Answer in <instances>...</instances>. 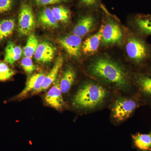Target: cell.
I'll return each instance as SVG.
<instances>
[{
    "label": "cell",
    "instance_id": "cell-1",
    "mask_svg": "<svg viewBox=\"0 0 151 151\" xmlns=\"http://www.w3.org/2000/svg\"><path fill=\"white\" fill-rule=\"evenodd\" d=\"M92 75L115 86L125 89L128 85L127 73L119 64L105 58H97L89 65Z\"/></svg>",
    "mask_w": 151,
    "mask_h": 151
},
{
    "label": "cell",
    "instance_id": "cell-2",
    "mask_svg": "<svg viewBox=\"0 0 151 151\" xmlns=\"http://www.w3.org/2000/svg\"><path fill=\"white\" fill-rule=\"evenodd\" d=\"M108 95V91L103 86L87 83L79 88L75 94L73 104L80 109H94L103 104Z\"/></svg>",
    "mask_w": 151,
    "mask_h": 151
},
{
    "label": "cell",
    "instance_id": "cell-3",
    "mask_svg": "<svg viewBox=\"0 0 151 151\" xmlns=\"http://www.w3.org/2000/svg\"><path fill=\"white\" fill-rule=\"evenodd\" d=\"M36 21L33 12L27 4L22 5L19 14L18 31L21 35H29L35 27Z\"/></svg>",
    "mask_w": 151,
    "mask_h": 151
},
{
    "label": "cell",
    "instance_id": "cell-4",
    "mask_svg": "<svg viewBox=\"0 0 151 151\" xmlns=\"http://www.w3.org/2000/svg\"><path fill=\"white\" fill-rule=\"evenodd\" d=\"M134 100L128 98H121L116 100L112 108L113 118L118 122L128 119L137 108Z\"/></svg>",
    "mask_w": 151,
    "mask_h": 151
},
{
    "label": "cell",
    "instance_id": "cell-5",
    "mask_svg": "<svg viewBox=\"0 0 151 151\" xmlns=\"http://www.w3.org/2000/svg\"><path fill=\"white\" fill-rule=\"evenodd\" d=\"M126 51L129 57L135 62H142L148 55V49L146 44L136 37L130 38L126 45Z\"/></svg>",
    "mask_w": 151,
    "mask_h": 151
},
{
    "label": "cell",
    "instance_id": "cell-6",
    "mask_svg": "<svg viewBox=\"0 0 151 151\" xmlns=\"http://www.w3.org/2000/svg\"><path fill=\"white\" fill-rule=\"evenodd\" d=\"M123 39L122 29L116 23L110 22L103 26L101 41L104 45L122 43Z\"/></svg>",
    "mask_w": 151,
    "mask_h": 151
},
{
    "label": "cell",
    "instance_id": "cell-7",
    "mask_svg": "<svg viewBox=\"0 0 151 151\" xmlns=\"http://www.w3.org/2000/svg\"><path fill=\"white\" fill-rule=\"evenodd\" d=\"M59 43L68 54L75 58L80 57L82 47V38L78 36L72 35L60 38Z\"/></svg>",
    "mask_w": 151,
    "mask_h": 151
},
{
    "label": "cell",
    "instance_id": "cell-8",
    "mask_svg": "<svg viewBox=\"0 0 151 151\" xmlns=\"http://www.w3.org/2000/svg\"><path fill=\"white\" fill-rule=\"evenodd\" d=\"M60 77L58 78L55 84L47 92L44 97L45 103L50 107L60 110L64 105L62 97V92L60 85Z\"/></svg>",
    "mask_w": 151,
    "mask_h": 151
},
{
    "label": "cell",
    "instance_id": "cell-9",
    "mask_svg": "<svg viewBox=\"0 0 151 151\" xmlns=\"http://www.w3.org/2000/svg\"><path fill=\"white\" fill-rule=\"evenodd\" d=\"M56 48L47 42H42L39 44L34 54V58L37 62L46 63L51 62L54 58Z\"/></svg>",
    "mask_w": 151,
    "mask_h": 151
},
{
    "label": "cell",
    "instance_id": "cell-10",
    "mask_svg": "<svg viewBox=\"0 0 151 151\" xmlns=\"http://www.w3.org/2000/svg\"><path fill=\"white\" fill-rule=\"evenodd\" d=\"M45 76L43 73H36L32 76L28 80L24 89L17 95L16 98H22L30 92H32L35 94L41 86Z\"/></svg>",
    "mask_w": 151,
    "mask_h": 151
},
{
    "label": "cell",
    "instance_id": "cell-11",
    "mask_svg": "<svg viewBox=\"0 0 151 151\" xmlns=\"http://www.w3.org/2000/svg\"><path fill=\"white\" fill-rule=\"evenodd\" d=\"M63 63V58L61 56H59L56 60L53 67L49 73L45 76L42 84L39 89L37 91L35 94L45 91L50 87L53 84L57 78L58 75L59 70L62 67Z\"/></svg>",
    "mask_w": 151,
    "mask_h": 151
},
{
    "label": "cell",
    "instance_id": "cell-12",
    "mask_svg": "<svg viewBox=\"0 0 151 151\" xmlns=\"http://www.w3.org/2000/svg\"><path fill=\"white\" fill-rule=\"evenodd\" d=\"M103 26H102L96 34L89 37L83 42L81 48L85 54L94 53L98 49L102 40Z\"/></svg>",
    "mask_w": 151,
    "mask_h": 151
},
{
    "label": "cell",
    "instance_id": "cell-13",
    "mask_svg": "<svg viewBox=\"0 0 151 151\" xmlns=\"http://www.w3.org/2000/svg\"><path fill=\"white\" fill-rule=\"evenodd\" d=\"M95 19L92 16L81 18L74 27L73 33L74 35L82 37L87 35L94 27Z\"/></svg>",
    "mask_w": 151,
    "mask_h": 151
},
{
    "label": "cell",
    "instance_id": "cell-14",
    "mask_svg": "<svg viewBox=\"0 0 151 151\" xmlns=\"http://www.w3.org/2000/svg\"><path fill=\"white\" fill-rule=\"evenodd\" d=\"M39 22L44 27L50 29L58 27V22L55 19L51 9L45 8L41 11L38 16Z\"/></svg>",
    "mask_w": 151,
    "mask_h": 151
},
{
    "label": "cell",
    "instance_id": "cell-15",
    "mask_svg": "<svg viewBox=\"0 0 151 151\" xmlns=\"http://www.w3.org/2000/svg\"><path fill=\"white\" fill-rule=\"evenodd\" d=\"M76 74L73 67L69 66L64 71L60 78V85L61 92L63 94L67 93L75 81Z\"/></svg>",
    "mask_w": 151,
    "mask_h": 151
},
{
    "label": "cell",
    "instance_id": "cell-16",
    "mask_svg": "<svg viewBox=\"0 0 151 151\" xmlns=\"http://www.w3.org/2000/svg\"><path fill=\"white\" fill-rule=\"evenodd\" d=\"M22 54L21 47L12 42H9L6 47L5 60L10 65H13L20 58Z\"/></svg>",
    "mask_w": 151,
    "mask_h": 151
},
{
    "label": "cell",
    "instance_id": "cell-17",
    "mask_svg": "<svg viewBox=\"0 0 151 151\" xmlns=\"http://www.w3.org/2000/svg\"><path fill=\"white\" fill-rule=\"evenodd\" d=\"M135 145L144 151L151 150V133L142 134L138 133L132 136Z\"/></svg>",
    "mask_w": 151,
    "mask_h": 151
},
{
    "label": "cell",
    "instance_id": "cell-18",
    "mask_svg": "<svg viewBox=\"0 0 151 151\" xmlns=\"http://www.w3.org/2000/svg\"><path fill=\"white\" fill-rule=\"evenodd\" d=\"M15 26V22L13 19H6L0 21V42L13 33Z\"/></svg>",
    "mask_w": 151,
    "mask_h": 151
},
{
    "label": "cell",
    "instance_id": "cell-19",
    "mask_svg": "<svg viewBox=\"0 0 151 151\" xmlns=\"http://www.w3.org/2000/svg\"><path fill=\"white\" fill-rule=\"evenodd\" d=\"M38 40L34 34H30L27 42L23 50V53L25 57L32 58L34 55L39 45Z\"/></svg>",
    "mask_w": 151,
    "mask_h": 151
},
{
    "label": "cell",
    "instance_id": "cell-20",
    "mask_svg": "<svg viewBox=\"0 0 151 151\" xmlns=\"http://www.w3.org/2000/svg\"><path fill=\"white\" fill-rule=\"evenodd\" d=\"M52 14L58 22L67 23L70 18L69 10L62 6L55 7L51 9Z\"/></svg>",
    "mask_w": 151,
    "mask_h": 151
},
{
    "label": "cell",
    "instance_id": "cell-21",
    "mask_svg": "<svg viewBox=\"0 0 151 151\" xmlns=\"http://www.w3.org/2000/svg\"><path fill=\"white\" fill-rule=\"evenodd\" d=\"M136 24L139 29L143 33L151 35V19L145 17L138 18L136 19Z\"/></svg>",
    "mask_w": 151,
    "mask_h": 151
},
{
    "label": "cell",
    "instance_id": "cell-22",
    "mask_svg": "<svg viewBox=\"0 0 151 151\" xmlns=\"http://www.w3.org/2000/svg\"><path fill=\"white\" fill-rule=\"evenodd\" d=\"M15 74L14 71L7 64L4 62H0V81L8 80Z\"/></svg>",
    "mask_w": 151,
    "mask_h": 151
},
{
    "label": "cell",
    "instance_id": "cell-23",
    "mask_svg": "<svg viewBox=\"0 0 151 151\" xmlns=\"http://www.w3.org/2000/svg\"><path fill=\"white\" fill-rule=\"evenodd\" d=\"M137 82L143 91L151 95V77L141 76L138 78Z\"/></svg>",
    "mask_w": 151,
    "mask_h": 151
},
{
    "label": "cell",
    "instance_id": "cell-24",
    "mask_svg": "<svg viewBox=\"0 0 151 151\" xmlns=\"http://www.w3.org/2000/svg\"><path fill=\"white\" fill-rule=\"evenodd\" d=\"M21 65L25 72L27 74L32 73L36 69V67L34 64L32 59L30 58H24L22 60Z\"/></svg>",
    "mask_w": 151,
    "mask_h": 151
},
{
    "label": "cell",
    "instance_id": "cell-25",
    "mask_svg": "<svg viewBox=\"0 0 151 151\" xmlns=\"http://www.w3.org/2000/svg\"><path fill=\"white\" fill-rule=\"evenodd\" d=\"M13 5V0H0V14L11 10Z\"/></svg>",
    "mask_w": 151,
    "mask_h": 151
},
{
    "label": "cell",
    "instance_id": "cell-26",
    "mask_svg": "<svg viewBox=\"0 0 151 151\" xmlns=\"http://www.w3.org/2000/svg\"><path fill=\"white\" fill-rule=\"evenodd\" d=\"M66 0H35L37 5L38 6L55 4L65 1Z\"/></svg>",
    "mask_w": 151,
    "mask_h": 151
},
{
    "label": "cell",
    "instance_id": "cell-27",
    "mask_svg": "<svg viewBox=\"0 0 151 151\" xmlns=\"http://www.w3.org/2000/svg\"><path fill=\"white\" fill-rule=\"evenodd\" d=\"M81 1L86 5L92 6L96 3V0H81Z\"/></svg>",
    "mask_w": 151,
    "mask_h": 151
},
{
    "label": "cell",
    "instance_id": "cell-28",
    "mask_svg": "<svg viewBox=\"0 0 151 151\" xmlns=\"http://www.w3.org/2000/svg\"><path fill=\"white\" fill-rule=\"evenodd\" d=\"M146 17L149 18L151 19V15L147 16H146Z\"/></svg>",
    "mask_w": 151,
    "mask_h": 151
}]
</instances>
